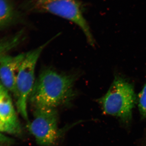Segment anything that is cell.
<instances>
[{
	"mask_svg": "<svg viewBox=\"0 0 146 146\" xmlns=\"http://www.w3.org/2000/svg\"><path fill=\"white\" fill-rule=\"evenodd\" d=\"M75 75L43 70L35 80L29 100L35 108H55L65 104L74 96Z\"/></svg>",
	"mask_w": 146,
	"mask_h": 146,
	"instance_id": "6da1fadb",
	"label": "cell"
},
{
	"mask_svg": "<svg viewBox=\"0 0 146 146\" xmlns=\"http://www.w3.org/2000/svg\"><path fill=\"white\" fill-rule=\"evenodd\" d=\"M135 98L132 85L123 79L117 77L99 102L104 113L127 120L131 117Z\"/></svg>",
	"mask_w": 146,
	"mask_h": 146,
	"instance_id": "7a4b0ae2",
	"label": "cell"
},
{
	"mask_svg": "<svg viewBox=\"0 0 146 146\" xmlns=\"http://www.w3.org/2000/svg\"><path fill=\"white\" fill-rule=\"evenodd\" d=\"M52 39L31 51L27 53L18 71L16 85V105L19 113L28 121L27 105L35 82V67L44 49Z\"/></svg>",
	"mask_w": 146,
	"mask_h": 146,
	"instance_id": "3957f363",
	"label": "cell"
},
{
	"mask_svg": "<svg viewBox=\"0 0 146 146\" xmlns=\"http://www.w3.org/2000/svg\"><path fill=\"white\" fill-rule=\"evenodd\" d=\"M33 3L37 10L54 14L75 24L83 31L88 42L94 46V37L78 0H33Z\"/></svg>",
	"mask_w": 146,
	"mask_h": 146,
	"instance_id": "277c9868",
	"label": "cell"
},
{
	"mask_svg": "<svg viewBox=\"0 0 146 146\" xmlns=\"http://www.w3.org/2000/svg\"><path fill=\"white\" fill-rule=\"evenodd\" d=\"M57 122L58 114L55 108H36L34 119L28 123V129L39 145L51 146L58 138Z\"/></svg>",
	"mask_w": 146,
	"mask_h": 146,
	"instance_id": "5b68a950",
	"label": "cell"
},
{
	"mask_svg": "<svg viewBox=\"0 0 146 146\" xmlns=\"http://www.w3.org/2000/svg\"><path fill=\"white\" fill-rule=\"evenodd\" d=\"M26 53L4 55L0 58V82L7 91L15 95L17 76Z\"/></svg>",
	"mask_w": 146,
	"mask_h": 146,
	"instance_id": "8992f818",
	"label": "cell"
},
{
	"mask_svg": "<svg viewBox=\"0 0 146 146\" xmlns=\"http://www.w3.org/2000/svg\"><path fill=\"white\" fill-rule=\"evenodd\" d=\"M0 131L13 134L21 132L20 123L7 90L0 96Z\"/></svg>",
	"mask_w": 146,
	"mask_h": 146,
	"instance_id": "52a82bcc",
	"label": "cell"
},
{
	"mask_svg": "<svg viewBox=\"0 0 146 146\" xmlns=\"http://www.w3.org/2000/svg\"><path fill=\"white\" fill-rule=\"evenodd\" d=\"M14 15V9L9 2L0 0V27L9 22Z\"/></svg>",
	"mask_w": 146,
	"mask_h": 146,
	"instance_id": "ba28073f",
	"label": "cell"
},
{
	"mask_svg": "<svg viewBox=\"0 0 146 146\" xmlns=\"http://www.w3.org/2000/svg\"><path fill=\"white\" fill-rule=\"evenodd\" d=\"M138 106L141 114L146 118V83L139 95Z\"/></svg>",
	"mask_w": 146,
	"mask_h": 146,
	"instance_id": "9c48e42d",
	"label": "cell"
},
{
	"mask_svg": "<svg viewBox=\"0 0 146 146\" xmlns=\"http://www.w3.org/2000/svg\"><path fill=\"white\" fill-rule=\"evenodd\" d=\"M6 90L3 86L2 84L0 82V96L2 94L5 90Z\"/></svg>",
	"mask_w": 146,
	"mask_h": 146,
	"instance_id": "30bf717a",
	"label": "cell"
},
{
	"mask_svg": "<svg viewBox=\"0 0 146 146\" xmlns=\"http://www.w3.org/2000/svg\"><path fill=\"white\" fill-rule=\"evenodd\" d=\"M7 138L5 137L4 136H3L2 134L0 133V143L2 142V141H4L6 140Z\"/></svg>",
	"mask_w": 146,
	"mask_h": 146,
	"instance_id": "8fae6325",
	"label": "cell"
}]
</instances>
